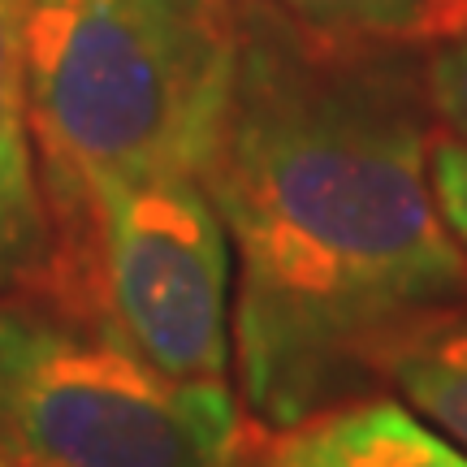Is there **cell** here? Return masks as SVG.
<instances>
[{
  "label": "cell",
  "mask_w": 467,
  "mask_h": 467,
  "mask_svg": "<svg viewBox=\"0 0 467 467\" xmlns=\"http://www.w3.org/2000/svg\"><path fill=\"white\" fill-rule=\"evenodd\" d=\"M203 186L238 260L243 402L285 429L359 394L420 320L467 295L433 191L424 69L377 39L238 0V69Z\"/></svg>",
  "instance_id": "6da1fadb"
},
{
  "label": "cell",
  "mask_w": 467,
  "mask_h": 467,
  "mask_svg": "<svg viewBox=\"0 0 467 467\" xmlns=\"http://www.w3.org/2000/svg\"><path fill=\"white\" fill-rule=\"evenodd\" d=\"M238 69V0H35L31 134L66 200L203 178Z\"/></svg>",
  "instance_id": "7a4b0ae2"
},
{
  "label": "cell",
  "mask_w": 467,
  "mask_h": 467,
  "mask_svg": "<svg viewBox=\"0 0 467 467\" xmlns=\"http://www.w3.org/2000/svg\"><path fill=\"white\" fill-rule=\"evenodd\" d=\"M0 446L22 467H238L247 424L213 377H169L109 329L0 307Z\"/></svg>",
  "instance_id": "3957f363"
},
{
  "label": "cell",
  "mask_w": 467,
  "mask_h": 467,
  "mask_svg": "<svg viewBox=\"0 0 467 467\" xmlns=\"http://www.w3.org/2000/svg\"><path fill=\"white\" fill-rule=\"evenodd\" d=\"M113 334L169 377L225 381L234 359V247L203 178L87 191Z\"/></svg>",
  "instance_id": "277c9868"
},
{
  "label": "cell",
  "mask_w": 467,
  "mask_h": 467,
  "mask_svg": "<svg viewBox=\"0 0 467 467\" xmlns=\"http://www.w3.org/2000/svg\"><path fill=\"white\" fill-rule=\"evenodd\" d=\"M255 467H467V451L411 402L350 394L277 429Z\"/></svg>",
  "instance_id": "5b68a950"
},
{
  "label": "cell",
  "mask_w": 467,
  "mask_h": 467,
  "mask_svg": "<svg viewBox=\"0 0 467 467\" xmlns=\"http://www.w3.org/2000/svg\"><path fill=\"white\" fill-rule=\"evenodd\" d=\"M31 5L0 0V277H26L48 255V208L26 104Z\"/></svg>",
  "instance_id": "8992f818"
},
{
  "label": "cell",
  "mask_w": 467,
  "mask_h": 467,
  "mask_svg": "<svg viewBox=\"0 0 467 467\" xmlns=\"http://www.w3.org/2000/svg\"><path fill=\"white\" fill-rule=\"evenodd\" d=\"M385 377L424 420L467 451V303L420 320L385 355Z\"/></svg>",
  "instance_id": "52a82bcc"
},
{
  "label": "cell",
  "mask_w": 467,
  "mask_h": 467,
  "mask_svg": "<svg viewBox=\"0 0 467 467\" xmlns=\"http://www.w3.org/2000/svg\"><path fill=\"white\" fill-rule=\"evenodd\" d=\"M268 5L299 17L312 31L377 39V44H407L420 35H437L454 17H463L451 0H268Z\"/></svg>",
  "instance_id": "ba28073f"
},
{
  "label": "cell",
  "mask_w": 467,
  "mask_h": 467,
  "mask_svg": "<svg viewBox=\"0 0 467 467\" xmlns=\"http://www.w3.org/2000/svg\"><path fill=\"white\" fill-rule=\"evenodd\" d=\"M424 91L429 109L451 126V134L467 139V31L437 39V48L424 61Z\"/></svg>",
  "instance_id": "9c48e42d"
},
{
  "label": "cell",
  "mask_w": 467,
  "mask_h": 467,
  "mask_svg": "<svg viewBox=\"0 0 467 467\" xmlns=\"http://www.w3.org/2000/svg\"><path fill=\"white\" fill-rule=\"evenodd\" d=\"M433 191L441 217L467 255V139L459 134L433 139Z\"/></svg>",
  "instance_id": "30bf717a"
},
{
  "label": "cell",
  "mask_w": 467,
  "mask_h": 467,
  "mask_svg": "<svg viewBox=\"0 0 467 467\" xmlns=\"http://www.w3.org/2000/svg\"><path fill=\"white\" fill-rule=\"evenodd\" d=\"M0 467H22V463H17L14 454H9V451H5V446H0Z\"/></svg>",
  "instance_id": "8fae6325"
},
{
  "label": "cell",
  "mask_w": 467,
  "mask_h": 467,
  "mask_svg": "<svg viewBox=\"0 0 467 467\" xmlns=\"http://www.w3.org/2000/svg\"><path fill=\"white\" fill-rule=\"evenodd\" d=\"M454 9H459V14H467V0H451Z\"/></svg>",
  "instance_id": "7c38bea8"
}]
</instances>
